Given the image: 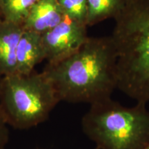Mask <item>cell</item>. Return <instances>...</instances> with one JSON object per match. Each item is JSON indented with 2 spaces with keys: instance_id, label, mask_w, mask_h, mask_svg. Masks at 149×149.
Wrapping results in <instances>:
<instances>
[{
  "instance_id": "obj_1",
  "label": "cell",
  "mask_w": 149,
  "mask_h": 149,
  "mask_svg": "<svg viewBox=\"0 0 149 149\" xmlns=\"http://www.w3.org/2000/svg\"><path fill=\"white\" fill-rule=\"evenodd\" d=\"M59 101L90 105L111 98L117 87V53L111 36L88 37L75 53L42 71Z\"/></svg>"
},
{
  "instance_id": "obj_2",
  "label": "cell",
  "mask_w": 149,
  "mask_h": 149,
  "mask_svg": "<svg viewBox=\"0 0 149 149\" xmlns=\"http://www.w3.org/2000/svg\"><path fill=\"white\" fill-rule=\"evenodd\" d=\"M111 37L117 53V87L137 103H149V0H127Z\"/></svg>"
},
{
  "instance_id": "obj_3",
  "label": "cell",
  "mask_w": 149,
  "mask_h": 149,
  "mask_svg": "<svg viewBox=\"0 0 149 149\" xmlns=\"http://www.w3.org/2000/svg\"><path fill=\"white\" fill-rule=\"evenodd\" d=\"M81 127L97 149H146L149 145V110L144 104L128 107L110 98L92 104Z\"/></svg>"
},
{
  "instance_id": "obj_4",
  "label": "cell",
  "mask_w": 149,
  "mask_h": 149,
  "mask_svg": "<svg viewBox=\"0 0 149 149\" xmlns=\"http://www.w3.org/2000/svg\"><path fill=\"white\" fill-rule=\"evenodd\" d=\"M60 102L44 72L3 76L0 84V113L9 126L28 129L44 122Z\"/></svg>"
},
{
  "instance_id": "obj_5",
  "label": "cell",
  "mask_w": 149,
  "mask_h": 149,
  "mask_svg": "<svg viewBox=\"0 0 149 149\" xmlns=\"http://www.w3.org/2000/svg\"><path fill=\"white\" fill-rule=\"evenodd\" d=\"M87 26L65 17L53 29L42 35L45 59L53 64L75 53L87 39Z\"/></svg>"
},
{
  "instance_id": "obj_6",
  "label": "cell",
  "mask_w": 149,
  "mask_h": 149,
  "mask_svg": "<svg viewBox=\"0 0 149 149\" xmlns=\"http://www.w3.org/2000/svg\"><path fill=\"white\" fill-rule=\"evenodd\" d=\"M64 17L57 0H39L28 15L23 28L42 35L58 25Z\"/></svg>"
},
{
  "instance_id": "obj_7",
  "label": "cell",
  "mask_w": 149,
  "mask_h": 149,
  "mask_svg": "<svg viewBox=\"0 0 149 149\" xmlns=\"http://www.w3.org/2000/svg\"><path fill=\"white\" fill-rule=\"evenodd\" d=\"M24 28L0 18V75L16 74V53Z\"/></svg>"
},
{
  "instance_id": "obj_8",
  "label": "cell",
  "mask_w": 149,
  "mask_h": 149,
  "mask_svg": "<svg viewBox=\"0 0 149 149\" xmlns=\"http://www.w3.org/2000/svg\"><path fill=\"white\" fill-rule=\"evenodd\" d=\"M45 59L42 35L24 30L19 41L16 53V74H29L37 64Z\"/></svg>"
},
{
  "instance_id": "obj_9",
  "label": "cell",
  "mask_w": 149,
  "mask_h": 149,
  "mask_svg": "<svg viewBox=\"0 0 149 149\" xmlns=\"http://www.w3.org/2000/svg\"><path fill=\"white\" fill-rule=\"evenodd\" d=\"M127 0H87V26L108 19H115L120 15Z\"/></svg>"
},
{
  "instance_id": "obj_10",
  "label": "cell",
  "mask_w": 149,
  "mask_h": 149,
  "mask_svg": "<svg viewBox=\"0 0 149 149\" xmlns=\"http://www.w3.org/2000/svg\"><path fill=\"white\" fill-rule=\"evenodd\" d=\"M39 0H0V15L7 22L22 25Z\"/></svg>"
},
{
  "instance_id": "obj_11",
  "label": "cell",
  "mask_w": 149,
  "mask_h": 149,
  "mask_svg": "<svg viewBox=\"0 0 149 149\" xmlns=\"http://www.w3.org/2000/svg\"><path fill=\"white\" fill-rule=\"evenodd\" d=\"M64 16L86 25L88 15L87 0H57ZM87 26V25H86Z\"/></svg>"
},
{
  "instance_id": "obj_12",
  "label": "cell",
  "mask_w": 149,
  "mask_h": 149,
  "mask_svg": "<svg viewBox=\"0 0 149 149\" xmlns=\"http://www.w3.org/2000/svg\"><path fill=\"white\" fill-rule=\"evenodd\" d=\"M8 124L0 113V149H6L9 139Z\"/></svg>"
},
{
  "instance_id": "obj_13",
  "label": "cell",
  "mask_w": 149,
  "mask_h": 149,
  "mask_svg": "<svg viewBox=\"0 0 149 149\" xmlns=\"http://www.w3.org/2000/svg\"><path fill=\"white\" fill-rule=\"evenodd\" d=\"M1 78H2V76L0 75V84H1Z\"/></svg>"
},
{
  "instance_id": "obj_14",
  "label": "cell",
  "mask_w": 149,
  "mask_h": 149,
  "mask_svg": "<svg viewBox=\"0 0 149 149\" xmlns=\"http://www.w3.org/2000/svg\"><path fill=\"white\" fill-rule=\"evenodd\" d=\"M146 149H149V145H148V146H147V147H146Z\"/></svg>"
},
{
  "instance_id": "obj_15",
  "label": "cell",
  "mask_w": 149,
  "mask_h": 149,
  "mask_svg": "<svg viewBox=\"0 0 149 149\" xmlns=\"http://www.w3.org/2000/svg\"><path fill=\"white\" fill-rule=\"evenodd\" d=\"M0 18H1V15H0Z\"/></svg>"
}]
</instances>
